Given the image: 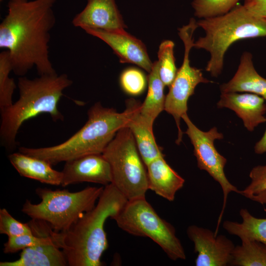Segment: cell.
<instances>
[{"instance_id":"32","label":"cell","mask_w":266,"mask_h":266,"mask_svg":"<svg viewBox=\"0 0 266 266\" xmlns=\"http://www.w3.org/2000/svg\"><path fill=\"white\" fill-rule=\"evenodd\" d=\"M247 198L253 201L259 202L263 205L265 204H266V190L263 191L256 195H251Z\"/></svg>"},{"instance_id":"23","label":"cell","mask_w":266,"mask_h":266,"mask_svg":"<svg viewBox=\"0 0 266 266\" xmlns=\"http://www.w3.org/2000/svg\"><path fill=\"white\" fill-rule=\"evenodd\" d=\"M230 266H266V245L255 240H241L235 246Z\"/></svg>"},{"instance_id":"20","label":"cell","mask_w":266,"mask_h":266,"mask_svg":"<svg viewBox=\"0 0 266 266\" xmlns=\"http://www.w3.org/2000/svg\"><path fill=\"white\" fill-rule=\"evenodd\" d=\"M67 260L55 242L23 249L14 261L0 262V266H66Z\"/></svg>"},{"instance_id":"12","label":"cell","mask_w":266,"mask_h":266,"mask_svg":"<svg viewBox=\"0 0 266 266\" xmlns=\"http://www.w3.org/2000/svg\"><path fill=\"white\" fill-rule=\"evenodd\" d=\"M88 34L96 37L111 47L121 63L135 64L150 73L153 63L148 55L144 44L125 30L106 31L85 29Z\"/></svg>"},{"instance_id":"4","label":"cell","mask_w":266,"mask_h":266,"mask_svg":"<svg viewBox=\"0 0 266 266\" xmlns=\"http://www.w3.org/2000/svg\"><path fill=\"white\" fill-rule=\"evenodd\" d=\"M88 120L74 135L64 142L37 148L21 147L19 152L55 165L85 155L102 154L117 132L126 127L128 114L103 107L96 102L88 111Z\"/></svg>"},{"instance_id":"11","label":"cell","mask_w":266,"mask_h":266,"mask_svg":"<svg viewBox=\"0 0 266 266\" xmlns=\"http://www.w3.org/2000/svg\"><path fill=\"white\" fill-rule=\"evenodd\" d=\"M187 234L194 243V252L198 254L196 266L230 265L235 245L225 235H216L209 229L195 225L188 227Z\"/></svg>"},{"instance_id":"26","label":"cell","mask_w":266,"mask_h":266,"mask_svg":"<svg viewBox=\"0 0 266 266\" xmlns=\"http://www.w3.org/2000/svg\"><path fill=\"white\" fill-rule=\"evenodd\" d=\"M240 0H193L195 16L203 19L224 14L233 8Z\"/></svg>"},{"instance_id":"30","label":"cell","mask_w":266,"mask_h":266,"mask_svg":"<svg viewBox=\"0 0 266 266\" xmlns=\"http://www.w3.org/2000/svg\"><path fill=\"white\" fill-rule=\"evenodd\" d=\"M243 5L255 15L266 20V0H244Z\"/></svg>"},{"instance_id":"9","label":"cell","mask_w":266,"mask_h":266,"mask_svg":"<svg viewBox=\"0 0 266 266\" xmlns=\"http://www.w3.org/2000/svg\"><path fill=\"white\" fill-rule=\"evenodd\" d=\"M198 28L196 20L192 18L189 23L178 29V35L184 45L183 63L178 69L175 79L169 87L166 96L164 110L174 118L178 129V137L176 140L179 145L182 141L183 132L180 128V119L187 114V102L194 94L197 86L201 83L211 82L203 76L201 70L190 65V52L194 47L193 34Z\"/></svg>"},{"instance_id":"22","label":"cell","mask_w":266,"mask_h":266,"mask_svg":"<svg viewBox=\"0 0 266 266\" xmlns=\"http://www.w3.org/2000/svg\"><path fill=\"white\" fill-rule=\"evenodd\" d=\"M239 215L241 223L226 220L223 222V228L241 240H255L266 245V218H257L246 208H241Z\"/></svg>"},{"instance_id":"15","label":"cell","mask_w":266,"mask_h":266,"mask_svg":"<svg viewBox=\"0 0 266 266\" xmlns=\"http://www.w3.org/2000/svg\"><path fill=\"white\" fill-rule=\"evenodd\" d=\"M266 101L263 97L250 93H221L217 105L233 110L242 119L246 129L252 132L259 124L266 122Z\"/></svg>"},{"instance_id":"1","label":"cell","mask_w":266,"mask_h":266,"mask_svg":"<svg viewBox=\"0 0 266 266\" xmlns=\"http://www.w3.org/2000/svg\"><path fill=\"white\" fill-rule=\"evenodd\" d=\"M56 0H8L0 24V48L8 52L15 75L24 76L34 66L38 75L56 73L49 55Z\"/></svg>"},{"instance_id":"5","label":"cell","mask_w":266,"mask_h":266,"mask_svg":"<svg viewBox=\"0 0 266 266\" xmlns=\"http://www.w3.org/2000/svg\"><path fill=\"white\" fill-rule=\"evenodd\" d=\"M197 24L205 35L194 42V47L210 53L205 70L214 77L221 73L225 54L233 43L266 36V20L241 4H237L224 14L201 19Z\"/></svg>"},{"instance_id":"13","label":"cell","mask_w":266,"mask_h":266,"mask_svg":"<svg viewBox=\"0 0 266 266\" xmlns=\"http://www.w3.org/2000/svg\"><path fill=\"white\" fill-rule=\"evenodd\" d=\"M61 183L70 185L90 182L106 186L112 183L110 164L102 154L85 155L65 162Z\"/></svg>"},{"instance_id":"7","label":"cell","mask_w":266,"mask_h":266,"mask_svg":"<svg viewBox=\"0 0 266 266\" xmlns=\"http://www.w3.org/2000/svg\"><path fill=\"white\" fill-rule=\"evenodd\" d=\"M102 154L110 164L112 184L128 200L145 198L149 190L147 172L128 127L117 132Z\"/></svg>"},{"instance_id":"6","label":"cell","mask_w":266,"mask_h":266,"mask_svg":"<svg viewBox=\"0 0 266 266\" xmlns=\"http://www.w3.org/2000/svg\"><path fill=\"white\" fill-rule=\"evenodd\" d=\"M103 188L88 187L71 192L66 189L37 188L35 193L40 202L33 204L26 200L21 210L32 219L46 222L55 232L66 231L95 207Z\"/></svg>"},{"instance_id":"2","label":"cell","mask_w":266,"mask_h":266,"mask_svg":"<svg viewBox=\"0 0 266 266\" xmlns=\"http://www.w3.org/2000/svg\"><path fill=\"white\" fill-rule=\"evenodd\" d=\"M128 199L112 183L105 186L97 204L68 230L51 236L65 254L69 266H101V257L108 243L104 226L117 216Z\"/></svg>"},{"instance_id":"18","label":"cell","mask_w":266,"mask_h":266,"mask_svg":"<svg viewBox=\"0 0 266 266\" xmlns=\"http://www.w3.org/2000/svg\"><path fill=\"white\" fill-rule=\"evenodd\" d=\"M221 93L247 92L258 95L266 100V79L254 67L252 54L244 52L235 74L228 82L220 85Z\"/></svg>"},{"instance_id":"25","label":"cell","mask_w":266,"mask_h":266,"mask_svg":"<svg viewBox=\"0 0 266 266\" xmlns=\"http://www.w3.org/2000/svg\"><path fill=\"white\" fill-rule=\"evenodd\" d=\"M174 47L172 41L166 40L161 43L158 52L160 77L164 85L168 87L175 79L178 70L175 63Z\"/></svg>"},{"instance_id":"16","label":"cell","mask_w":266,"mask_h":266,"mask_svg":"<svg viewBox=\"0 0 266 266\" xmlns=\"http://www.w3.org/2000/svg\"><path fill=\"white\" fill-rule=\"evenodd\" d=\"M141 103L134 99L126 101L128 114L126 127L131 131L139 154L146 167L155 159L164 156L162 148L159 146L154 138L153 127L150 126L140 112Z\"/></svg>"},{"instance_id":"14","label":"cell","mask_w":266,"mask_h":266,"mask_svg":"<svg viewBox=\"0 0 266 266\" xmlns=\"http://www.w3.org/2000/svg\"><path fill=\"white\" fill-rule=\"evenodd\" d=\"M75 27L106 31L126 28L115 0H87L84 8L72 20Z\"/></svg>"},{"instance_id":"24","label":"cell","mask_w":266,"mask_h":266,"mask_svg":"<svg viewBox=\"0 0 266 266\" xmlns=\"http://www.w3.org/2000/svg\"><path fill=\"white\" fill-rule=\"evenodd\" d=\"M12 71L9 53L4 50L0 53V110L13 104L12 96L16 88L14 79L10 77Z\"/></svg>"},{"instance_id":"21","label":"cell","mask_w":266,"mask_h":266,"mask_svg":"<svg viewBox=\"0 0 266 266\" xmlns=\"http://www.w3.org/2000/svg\"><path fill=\"white\" fill-rule=\"evenodd\" d=\"M149 73L147 94L144 102L140 104V112L146 122L153 127L155 119L165 109V86L160 77L158 61L153 63L152 70Z\"/></svg>"},{"instance_id":"19","label":"cell","mask_w":266,"mask_h":266,"mask_svg":"<svg viewBox=\"0 0 266 266\" xmlns=\"http://www.w3.org/2000/svg\"><path fill=\"white\" fill-rule=\"evenodd\" d=\"M11 164L23 177L51 185H61L63 174L46 161L20 152L8 156Z\"/></svg>"},{"instance_id":"10","label":"cell","mask_w":266,"mask_h":266,"mask_svg":"<svg viewBox=\"0 0 266 266\" xmlns=\"http://www.w3.org/2000/svg\"><path fill=\"white\" fill-rule=\"evenodd\" d=\"M182 119L187 126L185 133L189 136L193 145L198 167L200 170L206 171L219 184L223 191V205L215 231L217 233L229 194L232 192L239 194L240 191L227 179L224 172L227 160L217 151L214 144L215 140L223 139L224 136L222 133L218 132L216 127L207 132L200 130L191 121L187 114L183 115Z\"/></svg>"},{"instance_id":"31","label":"cell","mask_w":266,"mask_h":266,"mask_svg":"<svg viewBox=\"0 0 266 266\" xmlns=\"http://www.w3.org/2000/svg\"><path fill=\"white\" fill-rule=\"evenodd\" d=\"M254 151L257 154L266 152V129L262 138L256 143Z\"/></svg>"},{"instance_id":"29","label":"cell","mask_w":266,"mask_h":266,"mask_svg":"<svg viewBox=\"0 0 266 266\" xmlns=\"http://www.w3.org/2000/svg\"><path fill=\"white\" fill-rule=\"evenodd\" d=\"M250 183L239 193L246 198L266 190V164L254 167L250 172Z\"/></svg>"},{"instance_id":"28","label":"cell","mask_w":266,"mask_h":266,"mask_svg":"<svg viewBox=\"0 0 266 266\" xmlns=\"http://www.w3.org/2000/svg\"><path fill=\"white\" fill-rule=\"evenodd\" d=\"M0 233L8 237L33 234L30 225L15 219L5 208L0 209Z\"/></svg>"},{"instance_id":"3","label":"cell","mask_w":266,"mask_h":266,"mask_svg":"<svg viewBox=\"0 0 266 266\" xmlns=\"http://www.w3.org/2000/svg\"><path fill=\"white\" fill-rule=\"evenodd\" d=\"M73 81L63 73L39 75L31 79L20 76L18 80L19 99L9 107L0 110V137L2 145L12 150L16 146V137L26 121L47 113L56 122L64 120L58 108L64 91Z\"/></svg>"},{"instance_id":"8","label":"cell","mask_w":266,"mask_h":266,"mask_svg":"<svg viewBox=\"0 0 266 266\" xmlns=\"http://www.w3.org/2000/svg\"><path fill=\"white\" fill-rule=\"evenodd\" d=\"M113 220L126 233L150 238L171 260L186 259L184 247L174 227L158 214L145 198L128 200Z\"/></svg>"},{"instance_id":"17","label":"cell","mask_w":266,"mask_h":266,"mask_svg":"<svg viewBox=\"0 0 266 266\" xmlns=\"http://www.w3.org/2000/svg\"><path fill=\"white\" fill-rule=\"evenodd\" d=\"M148 189L169 201L174 200L176 193L184 186L185 179L159 157L147 166Z\"/></svg>"},{"instance_id":"27","label":"cell","mask_w":266,"mask_h":266,"mask_svg":"<svg viewBox=\"0 0 266 266\" xmlns=\"http://www.w3.org/2000/svg\"><path fill=\"white\" fill-rule=\"evenodd\" d=\"M120 80L124 91L133 96L143 93L146 85V80L143 73L135 68L125 69L122 73Z\"/></svg>"}]
</instances>
